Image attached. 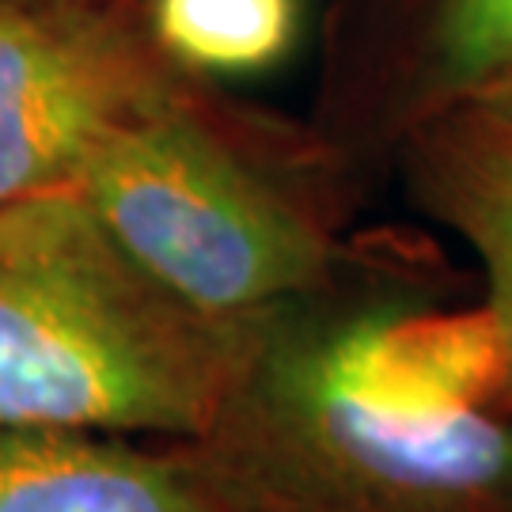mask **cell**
<instances>
[{
  "label": "cell",
  "mask_w": 512,
  "mask_h": 512,
  "mask_svg": "<svg viewBox=\"0 0 512 512\" xmlns=\"http://www.w3.org/2000/svg\"><path fill=\"white\" fill-rule=\"evenodd\" d=\"M251 346L156 285L84 194L0 205V433L198 444Z\"/></svg>",
  "instance_id": "obj_1"
},
{
  "label": "cell",
  "mask_w": 512,
  "mask_h": 512,
  "mask_svg": "<svg viewBox=\"0 0 512 512\" xmlns=\"http://www.w3.org/2000/svg\"><path fill=\"white\" fill-rule=\"evenodd\" d=\"M194 456L247 512H512V414H384L319 368L296 304L251 346Z\"/></svg>",
  "instance_id": "obj_2"
},
{
  "label": "cell",
  "mask_w": 512,
  "mask_h": 512,
  "mask_svg": "<svg viewBox=\"0 0 512 512\" xmlns=\"http://www.w3.org/2000/svg\"><path fill=\"white\" fill-rule=\"evenodd\" d=\"M76 190L156 285L209 319L255 323L334 285L338 247L323 217L186 84L114 129Z\"/></svg>",
  "instance_id": "obj_3"
},
{
  "label": "cell",
  "mask_w": 512,
  "mask_h": 512,
  "mask_svg": "<svg viewBox=\"0 0 512 512\" xmlns=\"http://www.w3.org/2000/svg\"><path fill=\"white\" fill-rule=\"evenodd\" d=\"M179 88L107 0H0V205L76 186L114 129Z\"/></svg>",
  "instance_id": "obj_4"
},
{
  "label": "cell",
  "mask_w": 512,
  "mask_h": 512,
  "mask_svg": "<svg viewBox=\"0 0 512 512\" xmlns=\"http://www.w3.org/2000/svg\"><path fill=\"white\" fill-rule=\"evenodd\" d=\"M319 368L349 399L406 418L509 414L512 357L494 308H349L327 293L296 304Z\"/></svg>",
  "instance_id": "obj_5"
},
{
  "label": "cell",
  "mask_w": 512,
  "mask_h": 512,
  "mask_svg": "<svg viewBox=\"0 0 512 512\" xmlns=\"http://www.w3.org/2000/svg\"><path fill=\"white\" fill-rule=\"evenodd\" d=\"M190 444L99 433H0V512H217Z\"/></svg>",
  "instance_id": "obj_6"
},
{
  "label": "cell",
  "mask_w": 512,
  "mask_h": 512,
  "mask_svg": "<svg viewBox=\"0 0 512 512\" xmlns=\"http://www.w3.org/2000/svg\"><path fill=\"white\" fill-rule=\"evenodd\" d=\"M418 171L429 209L475 251L486 277V304L509 338L512 357V148L463 114H452L421 141Z\"/></svg>",
  "instance_id": "obj_7"
},
{
  "label": "cell",
  "mask_w": 512,
  "mask_h": 512,
  "mask_svg": "<svg viewBox=\"0 0 512 512\" xmlns=\"http://www.w3.org/2000/svg\"><path fill=\"white\" fill-rule=\"evenodd\" d=\"M293 0H148V35L194 73H258L289 54Z\"/></svg>",
  "instance_id": "obj_8"
},
{
  "label": "cell",
  "mask_w": 512,
  "mask_h": 512,
  "mask_svg": "<svg viewBox=\"0 0 512 512\" xmlns=\"http://www.w3.org/2000/svg\"><path fill=\"white\" fill-rule=\"evenodd\" d=\"M512 61V0H444L433 27V84L456 103Z\"/></svg>",
  "instance_id": "obj_9"
},
{
  "label": "cell",
  "mask_w": 512,
  "mask_h": 512,
  "mask_svg": "<svg viewBox=\"0 0 512 512\" xmlns=\"http://www.w3.org/2000/svg\"><path fill=\"white\" fill-rule=\"evenodd\" d=\"M452 110L512 148V61L505 69H497L494 76H486L463 99H456Z\"/></svg>",
  "instance_id": "obj_10"
},
{
  "label": "cell",
  "mask_w": 512,
  "mask_h": 512,
  "mask_svg": "<svg viewBox=\"0 0 512 512\" xmlns=\"http://www.w3.org/2000/svg\"><path fill=\"white\" fill-rule=\"evenodd\" d=\"M217 512H247V509H239V505H232V501H224V497H220V509Z\"/></svg>",
  "instance_id": "obj_11"
}]
</instances>
